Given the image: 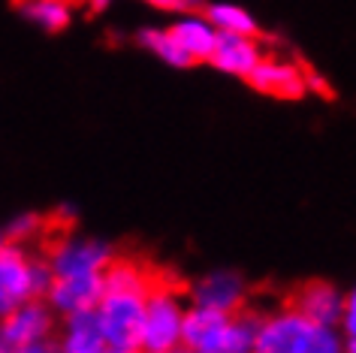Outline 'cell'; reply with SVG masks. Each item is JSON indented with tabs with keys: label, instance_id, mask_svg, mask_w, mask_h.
Returning a JSON list of instances; mask_svg holds the SVG:
<instances>
[{
	"label": "cell",
	"instance_id": "obj_1",
	"mask_svg": "<svg viewBox=\"0 0 356 353\" xmlns=\"http://www.w3.org/2000/svg\"><path fill=\"white\" fill-rule=\"evenodd\" d=\"M157 272L133 257H115L103 272V293L94 317L112 353H139L145 296Z\"/></svg>",
	"mask_w": 356,
	"mask_h": 353
},
{
	"label": "cell",
	"instance_id": "obj_2",
	"mask_svg": "<svg viewBox=\"0 0 356 353\" xmlns=\"http://www.w3.org/2000/svg\"><path fill=\"white\" fill-rule=\"evenodd\" d=\"M260 314L254 311H215V308L188 305L181 347L191 353H254Z\"/></svg>",
	"mask_w": 356,
	"mask_h": 353
},
{
	"label": "cell",
	"instance_id": "obj_3",
	"mask_svg": "<svg viewBox=\"0 0 356 353\" xmlns=\"http://www.w3.org/2000/svg\"><path fill=\"white\" fill-rule=\"evenodd\" d=\"M254 353H344V341L335 326H317L284 305L260 314Z\"/></svg>",
	"mask_w": 356,
	"mask_h": 353
},
{
	"label": "cell",
	"instance_id": "obj_4",
	"mask_svg": "<svg viewBox=\"0 0 356 353\" xmlns=\"http://www.w3.org/2000/svg\"><path fill=\"white\" fill-rule=\"evenodd\" d=\"M184 314H188L184 293L172 284V281L157 275L154 284L148 290V296H145L139 353H166V350L181 347Z\"/></svg>",
	"mask_w": 356,
	"mask_h": 353
},
{
	"label": "cell",
	"instance_id": "obj_5",
	"mask_svg": "<svg viewBox=\"0 0 356 353\" xmlns=\"http://www.w3.org/2000/svg\"><path fill=\"white\" fill-rule=\"evenodd\" d=\"M51 272L46 260L37 257L28 245L6 242L0 236V317L31 299H46Z\"/></svg>",
	"mask_w": 356,
	"mask_h": 353
},
{
	"label": "cell",
	"instance_id": "obj_6",
	"mask_svg": "<svg viewBox=\"0 0 356 353\" xmlns=\"http://www.w3.org/2000/svg\"><path fill=\"white\" fill-rule=\"evenodd\" d=\"M118 257L106 239L94 236H58L46 251V266L51 278H100L109 263Z\"/></svg>",
	"mask_w": 356,
	"mask_h": 353
},
{
	"label": "cell",
	"instance_id": "obj_7",
	"mask_svg": "<svg viewBox=\"0 0 356 353\" xmlns=\"http://www.w3.org/2000/svg\"><path fill=\"white\" fill-rule=\"evenodd\" d=\"M60 317L51 311V305L46 299H31L13 311H6L0 317V350H13L22 344L33 341H49L58 335Z\"/></svg>",
	"mask_w": 356,
	"mask_h": 353
},
{
	"label": "cell",
	"instance_id": "obj_8",
	"mask_svg": "<svg viewBox=\"0 0 356 353\" xmlns=\"http://www.w3.org/2000/svg\"><path fill=\"white\" fill-rule=\"evenodd\" d=\"M188 296H191V305L215 308V311H227V314L248 308V284L233 269H215L209 275H202L191 287Z\"/></svg>",
	"mask_w": 356,
	"mask_h": 353
},
{
	"label": "cell",
	"instance_id": "obj_9",
	"mask_svg": "<svg viewBox=\"0 0 356 353\" xmlns=\"http://www.w3.org/2000/svg\"><path fill=\"white\" fill-rule=\"evenodd\" d=\"M245 82L260 94L278 97V100H299L308 94V73L293 60H278V58H263Z\"/></svg>",
	"mask_w": 356,
	"mask_h": 353
},
{
	"label": "cell",
	"instance_id": "obj_10",
	"mask_svg": "<svg viewBox=\"0 0 356 353\" xmlns=\"http://www.w3.org/2000/svg\"><path fill=\"white\" fill-rule=\"evenodd\" d=\"M287 305L311 323L335 326L338 329L341 314H344V293L335 284H329V281H305L302 287L293 290Z\"/></svg>",
	"mask_w": 356,
	"mask_h": 353
},
{
	"label": "cell",
	"instance_id": "obj_11",
	"mask_svg": "<svg viewBox=\"0 0 356 353\" xmlns=\"http://www.w3.org/2000/svg\"><path fill=\"white\" fill-rule=\"evenodd\" d=\"M263 58L266 55H263L260 37H242V33H224V31H218V42H215V51H211L209 64L215 67L218 73L245 79Z\"/></svg>",
	"mask_w": 356,
	"mask_h": 353
},
{
	"label": "cell",
	"instance_id": "obj_12",
	"mask_svg": "<svg viewBox=\"0 0 356 353\" xmlns=\"http://www.w3.org/2000/svg\"><path fill=\"white\" fill-rule=\"evenodd\" d=\"M103 293V275L100 278H51L46 290V302L58 317L94 311Z\"/></svg>",
	"mask_w": 356,
	"mask_h": 353
},
{
	"label": "cell",
	"instance_id": "obj_13",
	"mask_svg": "<svg viewBox=\"0 0 356 353\" xmlns=\"http://www.w3.org/2000/svg\"><path fill=\"white\" fill-rule=\"evenodd\" d=\"M166 31L193 64H209L218 42V28L202 13H181L172 24H166Z\"/></svg>",
	"mask_w": 356,
	"mask_h": 353
},
{
	"label": "cell",
	"instance_id": "obj_14",
	"mask_svg": "<svg viewBox=\"0 0 356 353\" xmlns=\"http://www.w3.org/2000/svg\"><path fill=\"white\" fill-rule=\"evenodd\" d=\"M55 341H58V353H112L94 311L60 317Z\"/></svg>",
	"mask_w": 356,
	"mask_h": 353
},
{
	"label": "cell",
	"instance_id": "obj_15",
	"mask_svg": "<svg viewBox=\"0 0 356 353\" xmlns=\"http://www.w3.org/2000/svg\"><path fill=\"white\" fill-rule=\"evenodd\" d=\"M206 19L224 33H242V37H260V24L245 6L229 3V0H206L200 10Z\"/></svg>",
	"mask_w": 356,
	"mask_h": 353
},
{
	"label": "cell",
	"instance_id": "obj_16",
	"mask_svg": "<svg viewBox=\"0 0 356 353\" xmlns=\"http://www.w3.org/2000/svg\"><path fill=\"white\" fill-rule=\"evenodd\" d=\"M19 13L24 22L37 24L46 33H60L73 24V3L70 0H22Z\"/></svg>",
	"mask_w": 356,
	"mask_h": 353
},
{
	"label": "cell",
	"instance_id": "obj_17",
	"mask_svg": "<svg viewBox=\"0 0 356 353\" xmlns=\"http://www.w3.org/2000/svg\"><path fill=\"white\" fill-rule=\"evenodd\" d=\"M136 42L148 51V55L163 60L166 67H175V69H191L193 67V60L178 49V42L169 37L166 28H142V31H136Z\"/></svg>",
	"mask_w": 356,
	"mask_h": 353
},
{
	"label": "cell",
	"instance_id": "obj_18",
	"mask_svg": "<svg viewBox=\"0 0 356 353\" xmlns=\"http://www.w3.org/2000/svg\"><path fill=\"white\" fill-rule=\"evenodd\" d=\"M46 233V220H42L37 211H24V215H15L10 224L0 229V236H3L6 242H15V245H28L31 239H37V236Z\"/></svg>",
	"mask_w": 356,
	"mask_h": 353
},
{
	"label": "cell",
	"instance_id": "obj_19",
	"mask_svg": "<svg viewBox=\"0 0 356 353\" xmlns=\"http://www.w3.org/2000/svg\"><path fill=\"white\" fill-rule=\"evenodd\" d=\"M338 332L344 341V353H356V287L344 296V314L338 323Z\"/></svg>",
	"mask_w": 356,
	"mask_h": 353
},
{
	"label": "cell",
	"instance_id": "obj_20",
	"mask_svg": "<svg viewBox=\"0 0 356 353\" xmlns=\"http://www.w3.org/2000/svg\"><path fill=\"white\" fill-rule=\"evenodd\" d=\"M148 6H154V10H163V13H200L202 3L206 0H145Z\"/></svg>",
	"mask_w": 356,
	"mask_h": 353
},
{
	"label": "cell",
	"instance_id": "obj_21",
	"mask_svg": "<svg viewBox=\"0 0 356 353\" xmlns=\"http://www.w3.org/2000/svg\"><path fill=\"white\" fill-rule=\"evenodd\" d=\"M6 353H58V341L49 338V341H33V344H22V347H13Z\"/></svg>",
	"mask_w": 356,
	"mask_h": 353
},
{
	"label": "cell",
	"instance_id": "obj_22",
	"mask_svg": "<svg viewBox=\"0 0 356 353\" xmlns=\"http://www.w3.org/2000/svg\"><path fill=\"white\" fill-rule=\"evenodd\" d=\"M112 3H115V0H85V6H88L91 13H106Z\"/></svg>",
	"mask_w": 356,
	"mask_h": 353
},
{
	"label": "cell",
	"instance_id": "obj_23",
	"mask_svg": "<svg viewBox=\"0 0 356 353\" xmlns=\"http://www.w3.org/2000/svg\"><path fill=\"white\" fill-rule=\"evenodd\" d=\"M166 353H191L188 347H175V350H166Z\"/></svg>",
	"mask_w": 356,
	"mask_h": 353
},
{
	"label": "cell",
	"instance_id": "obj_24",
	"mask_svg": "<svg viewBox=\"0 0 356 353\" xmlns=\"http://www.w3.org/2000/svg\"><path fill=\"white\" fill-rule=\"evenodd\" d=\"M0 353H3V350H0Z\"/></svg>",
	"mask_w": 356,
	"mask_h": 353
}]
</instances>
